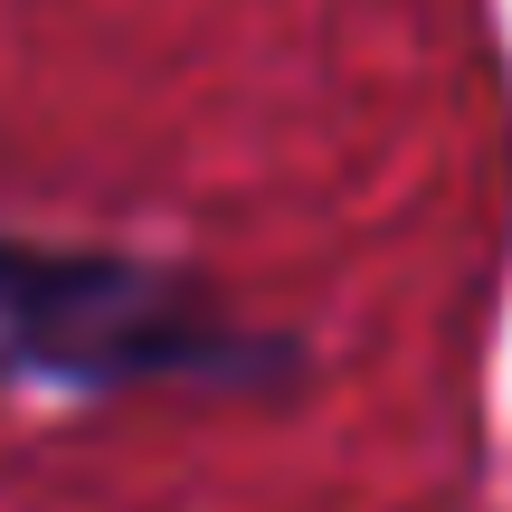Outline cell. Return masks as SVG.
Segmentation results:
<instances>
[{"instance_id": "6da1fadb", "label": "cell", "mask_w": 512, "mask_h": 512, "mask_svg": "<svg viewBox=\"0 0 512 512\" xmlns=\"http://www.w3.org/2000/svg\"><path fill=\"white\" fill-rule=\"evenodd\" d=\"M0 361L67 389H133V380H266L275 342H247L190 285L124 256H57L0 238Z\"/></svg>"}]
</instances>
